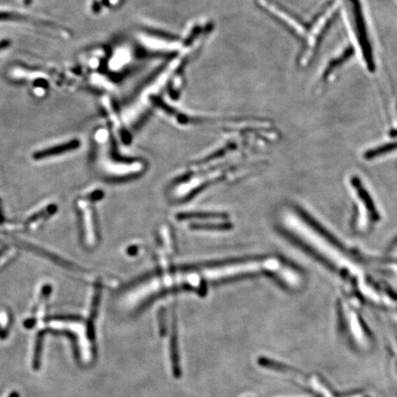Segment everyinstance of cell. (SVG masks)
<instances>
[{"instance_id": "obj_1", "label": "cell", "mask_w": 397, "mask_h": 397, "mask_svg": "<svg viewBox=\"0 0 397 397\" xmlns=\"http://www.w3.org/2000/svg\"><path fill=\"white\" fill-rule=\"evenodd\" d=\"M263 270L264 263L262 260H247L212 266L201 270L163 275L142 282L136 288L132 290L128 294L126 302L133 305H139L158 292L172 287H198L205 281H214L240 275L258 273Z\"/></svg>"}, {"instance_id": "obj_2", "label": "cell", "mask_w": 397, "mask_h": 397, "mask_svg": "<svg viewBox=\"0 0 397 397\" xmlns=\"http://www.w3.org/2000/svg\"><path fill=\"white\" fill-rule=\"evenodd\" d=\"M348 6H349L350 13L352 16L355 33L357 36L358 45L362 49L364 62L367 65V68L371 72H373L376 67H375V64H374L373 48L371 45V42L369 40L367 26H366L365 19L363 16L362 4H360L359 0H348Z\"/></svg>"}, {"instance_id": "obj_3", "label": "cell", "mask_w": 397, "mask_h": 397, "mask_svg": "<svg viewBox=\"0 0 397 397\" xmlns=\"http://www.w3.org/2000/svg\"><path fill=\"white\" fill-rule=\"evenodd\" d=\"M79 146H80V142L76 139V140H72L70 142L62 143L57 147H52L49 149H45V150L35 153L33 157L35 159H43V158H47V157H54V156H57L60 154L69 152L74 149H77Z\"/></svg>"}, {"instance_id": "obj_4", "label": "cell", "mask_w": 397, "mask_h": 397, "mask_svg": "<svg viewBox=\"0 0 397 397\" xmlns=\"http://www.w3.org/2000/svg\"><path fill=\"white\" fill-rule=\"evenodd\" d=\"M170 359H171L172 373L176 379L182 377V372L179 362V354L177 347V336L176 330L174 329L170 340Z\"/></svg>"}, {"instance_id": "obj_5", "label": "cell", "mask_w": 397, "mask_h": 397, "mask_svg": "<svg viewBox=\"0 0 397 397\" xmlns=\"http://www.w3.org/2000/svg\"><path fill=\"white\" fill-rule=\"evenodd\" d=\"M354 54V51H353L352 47H348L347 49L343 51V53L340 54L339 56H338L337 58L333 59L327 66V68L324 69V71L323 72V76H322V80L327 82L328 79L330 78L331 75H333V72L336 69L339 67L340 65L347 62L348 59L350 58Z\"/></svg>"}, {"instance_id": "obj_6", "label": "cell", "mask_w": 397, "mask_h": 397, "mask_svg": "<svg viewBox=\"0 0 397 397\" xmlns=\"http://www.w3.org/2000/svg\"><path fill=\"white\" fill-rule=\"evenodd\" d=\"M258 364L261 367L273 370V371H277V372H281V373H287V372L299 373L294 368L290 367L286 364L275 362L274 359H270V358H266V357H260V358H258Z\"/></svg>"}, {"instance_id": "obj_7", "label": "cell", "mask_w": 397, "mask_h": 397, "mask_svg": "<svg viewBox=\"0 0 397 397\" xmlns=\"http://www.w3.org/2000/svg\"><path fill=\"white\" fill-rule=\"evenodd\" d=\"M396 148L397 142H390V143H386V145L382 146V147H377L376 149L370 150L369 152L366 153L365 157H366V158H369V159H372V158H374V157L382 156V154L392 151V150H394Z\"/></svg>"}, {"instance_id": "obj_8", "label": "cell", "mask_w": 397, "mask_h": 397, "mask_svg": "<svg viewBox=\"0 0 397 397\" xmlns=\"http://www.w3.org/2000/svg\"><path fill=\"white\" fill-rule=\"evenodd\" d=\"M391 135H392V136H397V129L392 131V132H391Z\"/></svg>"}, {"instance_id": "obj_9", "label": "cell", "mask_w": 397, "mask_h": 397, "mask_svg": "<svg viewBox=\"0 0 397 397\" xmlns=\"http://www.w3.org/2000/svg\"><path fill=\"white\" fill-rule=\"evenodd\" d=\"M24 2L26 5H29V4H30V2H31V0H24Z\"/></svg>"}]
</instances>
